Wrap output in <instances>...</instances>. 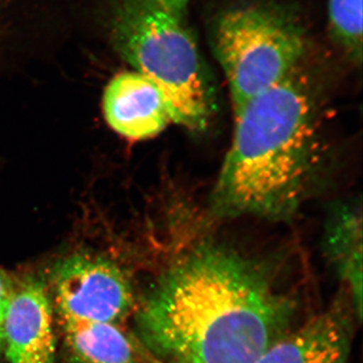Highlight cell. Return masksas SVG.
Returning a JSON list of instances; mask_svg holds the SVG:
<instances>
[{"mask_svg":"<svg viewBox=\"0 0 363 363\" xmlns=\"http://www.w3.org/2000/svg\"><path fill=\"white\" fill-rule=\"evenodd\" d=\"M209 40L228 85L233 113L304 68L309 40L296 7L281 0H240L217 11Z\"/></svg>","mask_w":363,"mask_h":363,"instance_id":"obj_4","label":"cell"},{"mask_svg":"<svg viewBox=\"0 0 363 363\" xmlns=\"http://www.w3.org/2000/svg\"><path fill=\"white\" fill-rule=\"evenodd\" d=\"M325 156L316 90L302 68L234 112L210 215L292 220L315 190Z\"/></svg>","mask_w":363,"mask_h":363,"instance_id":"obj_2","label":"cell"},{"mask_svg":"<svg viewBox=\"0 0 363 363\" xmlns=\"http://www.w3.org/2000/svg\"><path fill=\"white\" fill-rule=\"evenodd\" d=\"M363 0H327L332 40L354 65L362 63Z\"/></svg>","mask_w":363,"mask_h":363,"instance_id":"obj_11","label":"cell"},{"mask_svg":"<svg viewBox=\"0 0 363 363\" xmlns=\"http://www.w3.org/2000/svg\"><path fill=\"white\" fill-rule=\"evenodd\" d=\"M52 284L60 318L117 325L135 310L128 274L98 255L78 253L61 260Z\"/></svg>","mask_w":363,"mask_h":363,"instance_id":"obj_5","label":"cell"},{"mask_svg":"<svg viewBox=\"0 0 363 363\" xmlns=\"http://www.w3.org/2000/svg\"><path fill=\"white\" fill-rule=\"evenodd\" d=\"M106 123L128 140L159 135L172 121L164 93L149 78L135 71L117 74L104 95Z\"/></svg>","mask_w":363,"mask_h":363,"instance_id":"obj_8","label":"cell"},{"mask_svg":"<svg viewBox=\"0 0 363 363\" xmlns=\"http://www.w3.org/2000/svg\"><path fill=\"white\" fill-rule=\"evenodd\" d=\"M283 266L212 238L178 248L135 307L155 363H252L295 326Z\"/></svg>","mask_w":363,"mask_h":363,"instance_id":"obj_1","label":"cell"},{"mask_svg":"<svg viewBox=\"0 0 363 363\" xmlns=\"http://www.w3.org/2000/svg\"><path fill=\"white\" fill-rule=\"evenodd\" d=\"M325 257L340 281L345 298L358 322L362 317V203H340L324 227Z\"/></svg>","mask_w":363,"mask_h":363,"instance_id":"obj_9","label":"cell"},{"mask_svg":"<svg viewBox=\"0 0 363 363\" xmlns=\"http://www.w3.org/2000/svg\"><path fill=\"white\" fill-rule=\"evenodd\" d=\"M107 16L114 49L162 90L173 123L207 130L217 111L216 93L186 20L157 0H109Z\"/></svg>","mask_w":363,"mask_h":363,"instance_id":"obj_3","label":"cell"},{"mask_svg":"<svg viewBox=\"0 0 363 363\" xmlns=\"http://www.w3.org/2000/svg\"><path fill=\"white\" fill-rule=\"evenodd\" d=\"M357 318L346 300L296 324L252 363H350Z\"/></svg>","mask_w":363,"mask_h":363,"instance_id":"obj_6","label":"cell"},{"mask_svg":"<svg viewBox=\"0 0 363 363\" xmlns=\"http://www.w3.org/2000/svg\"><path fill=\"white\" fill-rule=\"evenodd\" d=\"M157 1L178 18L186 20L190 0H157Z\"/></svg>","mask_w":363,"mask_h":363,"instance_id":"obj_13","label":"cell"},{"mask_svg":"<svg viewBox=\"0 0 363 363\" xmlns=\"http://www.w3.org/2000/svg\"><path fill=\"white\" fill-rule=\"evenodd\" d=\"M13 291L14 286L11 279L0 272V352L4 350V325Z\"/></svg>","mask_w":363,"mask_h":363,"instance_id":"obj_12","label":"cell"},{"mask_svg":"<svg viewBox=\"0 0 363 363\" xmlns=\"http://www.w3.org/2000/svg\"><path fill=\"white\" fill-rule=\"evenodd\" d=\"M67 350L74 363H142L117 325L61 318Z\"/></svg>","mask_w":363,"mask_h":363,"instance_id":"obj_10","label":"cell"},{"mask_svg":"<svg viewBox=\"0 0 363 363\" xmlns=\"http://www.w3.org/2000/svg\"><path fill=\"white\" fill-rule=\"evenodd\" d=\"M4 350L11 363H55L51 301L39 279H28L14 288L4 325Z\"/></svg>","mask_w":363,"mask_h":363,"instance_id":"obj_7","label":"cell"}]
</instances>
